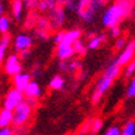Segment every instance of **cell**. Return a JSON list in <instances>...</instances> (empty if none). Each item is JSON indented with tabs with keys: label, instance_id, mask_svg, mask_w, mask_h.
I'll list each match as a JSON object with an SVG mask.
<instances>
[{
	"label": "cell",
	"instance_id": "cell-1",
	"mask_svg": "<svg viewBox=\"0 0 135 135\" xmlns=\"http://www.w3.org/2000/svg\"><path fill=\"white\" fill-rule=\"evenodd\" d=\"M135 6L134 1L130 0H119L114 4L109 5L102 14V24L104 27L112 29L114 26H119V24L131 16V11Z\"/></svg>",
	"mask_w": 135,
	"mask_h": 135
},
{
	"label": "cell",
	"instance_id": "cell-2",
	"mask_svg": "<svg viewBox=\"0 0 135 135\" xmlns=\"http://www.w3.org/2000/svg\"><path fill=\"white\" fill-rule=\"evenodd\" d=\"M120 70H122V67H119L115 61H113L104 70L103 74L98 78V81H97V83H95V86L93 88V93L90 95L92 104H98L99 100L103 98V95L107 93V90L112 87L114 79L119 76Z\"/></svg>",
	"mask_w": 135,
	"mask_h": 135
},
{
	"label": "cell",
	"instance_id": "cell-3",
	"mask_svg": "<svg viewBox=\"0 0 135 135\" xmlns=\"http://www.w3.org/2000/svg\"><path fill=\"white\" fill-rule=\"evenodd\" d=\"M105 5V1L103 0H79L77 1L76 14L77 16L86 24L93 22L97 14L100 10H103Z\"/></svg>",
	"mask_w": 135,
	"mask_h": 135
},
{
	"label": "cell",
	"instance_id": "cell-4",
	"mask_svg": "<svg viewBox=\"0 0 135 135\" xmlns=\"http://www.w3.org/2000/svg\"><path fill=\"white\" fill-rule=\"evenodd\" d=\"M33 108L30 107L26 102L21 103L15 110L12 112V127L14 129H22L31 118Z\"/></svg>",
	"mask_w": 135,
	"mask_h": 135
},
{
	"label": "cell",
	"instance_id": "cell-5",
	"mask_svg": "<svg viewBox=\"0 0 135 135\" xmlns=\"http://www.w3.org/2000/svg\"><path fill=\"white\" fill-rule=\"evenodd\" d=\"M47 19L50 21V27L51 31H60L62 25L66 21V9L63 6V1H58L57 6L52 9L51 11L47 14Z\"/></svg>",
	"mask_w": 135,
	"mask_h": 135
},
{
	"label": "cell",
	"instance_id": "cell-6",
	"mask_svg": "<svg viewBox=\"0 0 135 135\" xmlns=\"http://www.w3.org/2000/svg\"><path fill=\"white\" fill-rule=\"evenodd\" d=\"M24 102H25L24 92H20V90L15 89V88H11V89L8 90V93L5 94L4 100H3V108L14 112L21 103Z\"/></svg>",
	"mask_w": 135,
	"mask_h": 135
},
{
	"label": "cell",
	"instance_id": "cell-7",
	"mask_svg": "<svg viewBox=\"0 0 135 135\" xmlns=\"http://www.w3.org/2000/svg\"><path fill=\"white\" fill-rule=\"evenodd\" d=\"M4 72L8 76L15 77L16 74L22 72V65H21V58L17 53H10L6 56L4 63H3Z\"/></svg>",
	"mask_w": 135,
	"mask_h": 135
},
{
	"label": "cell",
	"instance_id": "cell-8",
	"mask_svg": "<svg viewBox=\"0 0 135 135\" xmlns=\"http://www.w3.org/2000/svg\"><path fill=\"white\" fill-rule=\"evenodd\" d=\"M134 57H135V38L128 42L127 46L120 51L118 57L115 58L114 61L117 62V65L119 67H125L128 63L134 61Z\"/></svg>",
	"mask_w": 135,
	"mask_h": 135
},
{
	"label": "cell",
	"instance_id": "cell-9",
	"mask_svg": "<svg viewBox=\"0 0 135 135\" xmlns=\"http://www.w3.org/2000/svg\"><path fill=\"white\" fill-rule=\"evenodd\" d=\"M33 45V37L29 33H17L12 40V47L15 50V52L21 53L24 51H30V49Z\"/></svg>",
	"mask_w": 135,
	"mask_h": 135
},
{
	"label": "cell",
	"instance_id": "cell-10",
	"mask_svg": "<svg viewBox=\"0 0 135 135\" xmlns=\"http://www.w3.org/2000/svg\"><path fill=\"white\" fill-rule=\"evenodd\" d=\"M33 31L37 37H40L42 40H47L50 36V21L47 19V15H38L36 20V24L33 26Z\"/></svg>",
	"mask_w": 135,
	"mask_h": 135
},
{
	"label": "cell",
	"instance_id": "cell-11",
	"mask_svg": "<svg viewBox=\"0 0 135 135\" xmlns=\"http://www.w3.org/2000/svg\"><path fill=\"white\" fill-rule=\"evenodd\" d=\"M32 81V77L31 74L27 73V72H21V73L16 74L15 77H12V84H14V88L20 92H24L26 89V87L30 84V82Z\"/></svg>",
	"mask_w": 135,
	"mask_h": 135
},
{
	"label": "cell",
	"instance_id": "cell-12",
	"mask_svg": "<svg viewBox=\"0 0 135 135\" xmlns=\"http://www.w3.org/2000/svg\"><path fill=\"white\" fill-rule=\"evenodd\" d=\"M42 90H41V86L37 81H31L30 84L26 87V89L24 90V95L25 99H38L41 97Z\"/></svg>",
	"mask_w": 135,
	"mask_h": 135
},
{
	"label": "cell",
	"instance_id": "cell-13",
	"mask_svg": "<svg viewBox=\"0 0 135 135\" xmlns=\"http://www.w3.org/2000/svg\"><path fill=\"white\" fill-rule=\"evenodd\" d=\"M76 52H74L73 46L61 45V44L56 46V56L60 61H70Z\"/></svg>",
	"mask_w": 135,
	"mask_h": 135
},
{
	"label": "cell",
	"instance_id": "cell-14",
	"mask_svg": "<svg viewBox=\"0 0 135 135\" xmlns=\"http://www.w3.org/2000/svg\"><path fill=\"white\" fill-rule=\"evenodd\" d=\"M81 36H82V31L79 29H71L67 30L65 32V36H63V40H62L61 45H67V46H73L74 42L81 40Z\"/></svg>",
	"mask_w": 135,
	"mask_h": 135
},
{
	"label": "cell",
	"instance_id": "cell-15",
	"mask_svg": "<svg viewBox=\"0 0 135 135\" xmlns=\"http://www.w3.org/2000/svg\"><path fill=\"white\" fill-rule=\"evenodd\" d=\"M10 9H11V16L16 21H20L22 19V15H24V9H25L24 1L14 0V1H11Z\"/></svg>",
	"mask_w": 135,
	"mask_h": 135
},
{
	"label": "cell",
	"instance_id": "cell-16",
	"mask_svg": "<svg viewBox=\"0 0 135 135\" xmlns=\"http://www.w3.org/2000/svg\"><path fill=\"white\" fill-rule=\"evenodd\" d=\"M107 40V35L105 33H98V35H94L88 40L87 42V49L88 50H97Z\"/></svg>",
	"mask_w": 135,
	"mask_h": 135
},
{
	"label": "cell",
	"instance_id": "cell-17",
	"mask_svg": "<svg viewBox=\"0 0 135 135\" xmlns=\"http://www.w3.org/2000/svg\"><path fill=\"white\" fill-rule=\"evenodd\" d=\"M11 44V37L10 35H3L0 38V65H3L6 58V52H8L9 46Z\"/></svg>",
	"mask_w": 135,
	"mask_h": 135
},
{
	"label": "cell",
	"instance_id": "cell-18",
	"mask_svg": "<svg viewBox=\"0 0 135 135\" xmlns=\"http://www.w3.org/2000/svg\"><path fill=\"white\" fill-rule=\"evenodd\" d=\"M12 125V112L5 108L0 109V129L10 128Z\"/></svg>",
	"mask_w": 135,
	"mask_h": 135
},
{
	"label": "cell",
	"instance_id": "cell-19",
	"mask_svg": "<svg viewBox=\"0 0 135 135\" xmlns=\"http://www.w3.org/2000/svg\"><path fill=\"white\" fill-rule=\"evenodd\" d=\"M57 4L58 1H55V0H41V1H38L36 10L42 14H49L52 9L57 6Z\"/></svg>",
	"mask_w": 135,
	"mask_h": 135
},
{
	"label": "cell",
	"instance_id": "cell-20",
	"mask_svg": "<svg viewBox=\"0 0 135 135\" xmlns=\"http://www.w3.org/2000/svg\"><path fill=\"white\" fill-rule=\"evenodd\" d=\"M49 86L51 89L53 90H61L65 88L66 86V79L65 77L62 76V74H56V76H53L51 78V81H50Z\"/></svg>",
	"mask_w": 135,
	"mask_h": 135
},
{
	"label": "cell",
	"instance_id": "cell-21",
	"mask_svg": "<svg viewBox=\"0 0 135 135\" xmlns=\"http://www.w3.org/2000/svg\"><path fill=\"white\" fill-rule=\"evenodd\" d=\"M11 26V19L8 15L0 16V33L3 35H9V30Z\"/></svg>",
	"mask_w": 135,
	"mask_h": 135
},
{
	"label": "cell",
	"instance_id": "cell-22",
	"mask_svg": "<svg viewBox=\"0 0 135 135\" xmlns=\"http://www.w3.org/2000/svg\"><path fill=\"white\" fill-rule=\"evenodd\" d=\"M83 63L81 60H70L68 61V72H82Z\"/></svg>",
	"mask_w": 135,
	"mask_h": 135
},
{
	"label": "cell",
	"instance_id": "cell-23",
	"mask_svg": "<svg viewBox=\"0 0 135 135\" xmlns=\"http://www.w3.org/2000/svg\"><path fill=\"white\" fill-rule=\"evenodd\" d=\"M122 135H135V120H128L122 128Z\"/></svg>",
	"mask_w": 135,
	"mask_h": 135
},
{
	"label": "cell",
	"instance_id": "cell-24",
	"mask_svg": "<svg viewBox=\"0 0 135 135\" xmlns=\"http://www.w3.org/2000/svg\"><path fill=\"white\" fill-rule=\"evenodd\" d=\"M103 128V120L100 118H95L92 122V127H90L89 135H97Z\"/></svg>",
	"mask_w": 135,
	"mask_h": 135
},
{
	"label": "cell",
	"instance_id": "cell-25",
	"mask_svg": "<svg viewBox=\"0 0 135 135\" xmlns=\"http://www.w3.org/2000/svg\"><path fill=\"white\" fill-rule=\"evenodd\" d=\"M73 49H74V52L77 53V55H81V56L86 55L87 50H88V49H87V44H84L82 40H78V41L74 42Z\"/></svg>",
	"mask_w": 135,
	"mask_h": 135
},
{
	"label": "cell",
	"instance_id": "cell-26",
	"mask_svg": "<svg viewBox=\"0 0 135 135\" xmlns=\"http://www.w3.org/2000/svg\"><path fill=\"white\" fill-rule=\"evenodd\" d=\"M135 73V60L131 61L130 63H128L125 67H124V76L127 78H133Z\"/></svg>",
	"mask_w": 135,
	"mask_h": 135
},
{
	"label": "cell",
	"instance_id": "cell-27",
	"mask_svg": "<svg viewBox=\"0 0 135 135\" xmlns=\"http://www.w3.org/2000/svg\"><path fill=\"white\" fill-rule=\"evenodd\" d=\"M125 95H127V98H134L135 97V76L131 78L129 84H128Z\"/></svg>",
	"mask_w": 135,
	"mask_h": 135
},
{
	"label": "cell",
	"instance_id": "cell-28",
	"mask_svg": "<svg viewBox=\"0 0 135 135\" xmlns=\"http://www.w3.org/2000/svg\"><path fill=\"white\" fill-rule=\"evenodd\" d=\"M127 37L125 36H120L119 38H117V41H115V45H114V49L117 51H122V50L127 46Z\"/></svg>",
	"mask_w": 135,
	"mask_h": 135
},
{
	"label": "cell",
	"instance_id": "cell-29",
	"mask_svg": "<svg viewBox=\"0 0 135 135\" xmlns=\"http://www.w3.org/2000/svg\"><path fill=\"white\" fill-rule=\"evenodd\" d=\"M102 135H122V129L118 125H112Z\"/></svg>",
	"mask_w": 135,
	"mask_h": 135
},
{
	"label": "cell",
	"instance_id": "cell-30",
	"mask_svg": "<svg viewBox=\"0 0 135 135\" xmlns=\"http://www.w3.org/2000/svg\"><path fill=\"white\" fill-rule=\"evenodd\" d=\"M92 122H93V119H88L86 123H84V124L82 125V127H81V129H79V133H78V134H79V135L89 134L90 127H92Z\"/></svg>",
	"mask_w": 135,
	"mask_h": 135
},
{
	"label": "cell",
	"instance_id": "cell-31",
	"mask_svg": "<svg viewBox=\"0 0 135 135\" xmlns=\"http://www.w3.org/2000/svg\"><path fill=\"white\" fill-rule=\"evenodd\" d=\"M63 6H65L66 11H76V8H77V1H73V0H67V1H63Z\"/></svg>",
	"mask_w": 135,
	"mask_h": 135
},
{
	"label": "cell",
	"instance_id": "cell-32",
	"mask_svg": "<svg viewBox=\"0 0 135 135\" xmlns=\"http://www.w3.org/2000/svg\"><path fill=\"white\" fill-rule=\"evenodd\" d=\"M65 32H66V31H63V30H60V31H57V32L53 35V42L56 44V46L60 45V44L62 42L63 36H65Z\"/></svg>",
	"mask_w": 135,
	"mask_h": 135
},
{
	"label": "cell",
	"instance_id": "cell-33",
	"mask_svg": "<svg viewBox=\"0 0 135 135\" xmlns=\"http://www.w3.org/2000/svg\"><path fill=\"white\" fill-rule=\"evenodd\" d=\"M109 32H110V36L112 37H118V38H119V36H120V32H122L120 26H114V27L109 29Z\"/></svg>",
	"mask_w": 135,
	"mask_h": 135
},
{
	"label": "cell",
	"instance_id": "cell-34",
	"mask_svg": "<svg viewBox=\"0 0 135 135\" xmlns=\"http://www.w3.org/2000/svg\"><path fill=\"white\" fill-rule=\"evenodd\" d=\"M58 68H60L62 73H67L68 72V61H60Z\"/></svg>",
	"mask_w": 135,
	"mask_h": 135
},
{
	"label": "cell",
	"instance_id": "cell-35",
	"mask_svg": "<svg viewBox=\"0 0 135 135\" xmlns=\"http://www.w3.org/2000/svg\"><path fill=\"white\" fill-rule=\"evenodd\" d=\"M0 135H15V130L11 127L3 128V129H0Z\"/></svg>",
	"mask_w": 135,
	"mask_h": 135
},
{
	"label": "cell",
	"instance_id": "cell-36",
	"mask_svg": "<svg viewBox=\"0 0 135 135\" xmlns=\"http://www.w3.org/2000/svg\"><path fill=\"white\" fill-rule=\"evenodd\" d=\"M5 10H6V6H5V4L0 1V16H4V15H6V14H5Z\"/></svg>",
	"mask_w": 135,
	"mask_h": 135
},
{
	"label": "cell",
	"instance_id": "cell-37",
	"mask_svg": "<svg viewBox=\"0 0 135 135\" xmlns=\"http://www.w3.org/2000/svg\"><path fill=\"white\" fill-rule=\"evenodd\" d=\"M29 55H30V51H24V52L20 53V58L21 60H24V58H26Z\"/></svg>",
	"mask_w": 135,
	"mask_h": 135
}]
</instances>
